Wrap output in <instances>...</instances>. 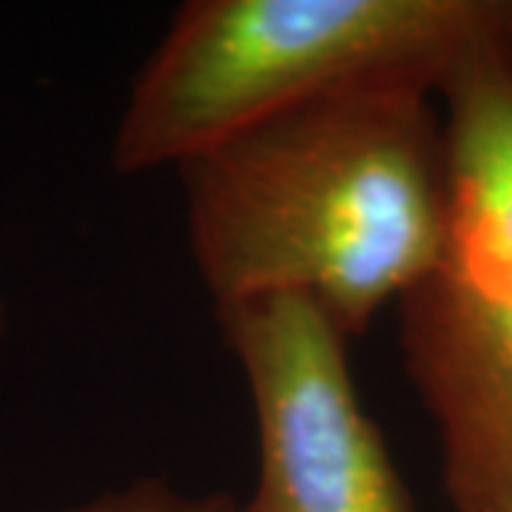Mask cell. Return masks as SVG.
<instances>
[{"instance_id":"cell-1","label":"cell","mask_w":512,"mask_h":512,"mask_svg":"<svg viewBox=\"0 0 512 512\" xmlns=\"http://www.w3.org/2000/svg\"><path fill=\"white\" fill-rule=\"evenodd\" d=\"M174 171L217 311L299 296L348 339L430 271L447 228L439 94L413 80L313 97Z\"/></svg>"},{"instance_id":"cell-2","label":"cell","mask_w":512,"mask_h":512,"mask_svg":"<svg viewBox=\"0 0 512 512\" xmlns=\"http://www.w3.org/2000/svg\"><path fill=\"white\" fill-rule=\"evenodd\" d=\"M512 0H191L137 72L111 140L120 174L180 168L330 92L413 80L439 94Z\"/></svg>"},{"instance_id":"cell-3","label":"cell","mask_w":512,"mask_h":512,"mask_svg":"<svg viewBox=\"0 0 512 512\" xmlns=\"http://www.w3.org/2000/svg\"><path fill=\"white\" fill-rule=\"evenodd\" d=\"M450 200L441 251L399 299L404 373L436 427L456 512H512V32L439 89Z\"/></svg>"},{"instance_id":"cell-4","label":"cell","mask_w":512,"mask_h":512,"mask_svg":"<svg viewBox=\"0 0 512 512\" xmlns=\"http://www.w3.org/2000/svg\"><path fill=\"white\" fill-rule=\"evenodd\" d=\"M220 325L256 419L254 512H413L348 365V336L308 299L225 308Z\"/></svg>"},{"instance_id":"cell-5","label":"cell","mask_w":512,"mask_h":512,"mask_svg":"<svg viewBox=\"0 0 512 512\" xmlns=\"http://www.w3.org/2000/svg\"><path fill=\"white\" fill-rule=\"evenodd\" d=\"M52 512H254L228 495H185L163 481H134L120 490L94 495L86 504H74Z\"/></svg>"},{"instance_id":"cell-6","label":"cell","mask_w":512,"mask_h":512,"mask_svg":"<svg viewBox=\"0 0 512 512\" xmlns=\"http://www.w3.org/2000/svg\"><path fill=\"white\" fill-rule=\"evenodd\" d=\"M6 328V308H3V302H0V333Z\"/></svg>"}]
</instances>
